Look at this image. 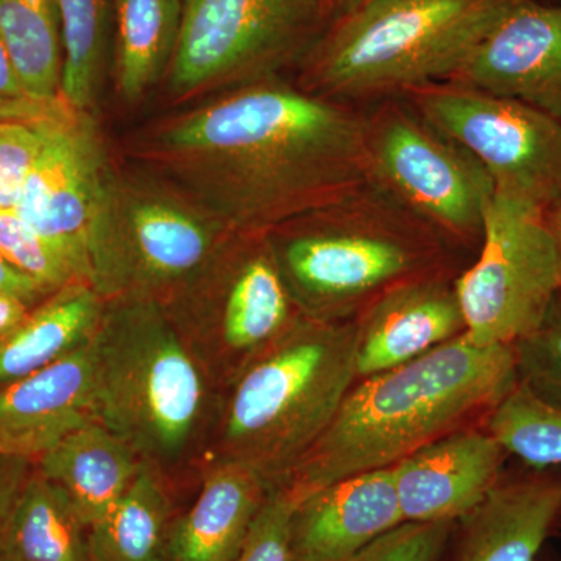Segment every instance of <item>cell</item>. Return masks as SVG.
<instances>
[{
	"label": "cell",
	"instance_id": "9",
	"mask_svg": "<svg viewBox=\"0 0 561 561\" xmlns=\"http://www.w3.org/2000/svg\"><path fill=\"white\" fill-rule=\"evenodd\" d=\"M162 308L217 391L302 317L265 232H231Z\"/></svg>",
	"mask_w": 561,
	"mask_h": 561
},
{
	"label": "cell",
	"instance_id": "24",
	"mask_svg": "<svg viewBox=\"0 0 561 561\" xmlns=\"http://www.w3.org/2000/svg\"><path fill=\"white\" fill-rule=\"evenodd\" d=\"M173 485L144 465L105 516L90 527L92 561H172Z\"/></svg>",
	"mask_w": 561,
	"mask_h": 561
},
{
	"label": "cell",
	"instance_id": "29",
	"mask_svg": "<svg viewBox=\"0 0 561 561\" xmlns=\"http://www.w3.org/2000/svg\"><path fill=\"white\" fill-rule=\"evenodd\" d=\"M57 102V101H54ZM54 102H33L0 114V210H14L44 146V121Z\"/></svg>",
	"mask_w": 561,
	"mask_h": 561
},
{
	"label": "cell",
	"instance_id": "16",
	"mask_svg": "<svg viewBox=\"0 0 561 561\" xmlns=\"http://www.w3.org/2000/svg\"><path fill=\"white\" fill-rule=\"evenodd\" d=\"M507 457L485 426H474L393 465L404 523H456L500 482Z\"/></svg>",
	"mask_w": 561,
	"mask_h": 561
},
{
	"label": "cell",
	"instance_id": "6",
	"mask_svg": "<svg viewBox=\"0 0 561 561\" xmlns=\"http://www.w3.org/2000/svg\"><path fill=\"white\" fill-rule=\"evenodd\" d=\"M519 0H365L300 65L306 91L350 105L448 81Z\"/></svg>",
	"mask_w": 561,
	"mask_h": 561
},
{
	"label": "cell",
	"instance_id": "8",
	"mask_svg": "<svg viewBox=\"0 0 561 561\" xmlns=\"http://www.w3.org/2000/svg\"><path fill=\"white\" fill-rule=\"evenodd\" d=\"M331 13L330 0H183L169 102L197 105L300 68Z\"/></svg>",
	"mask_w": 561,
	"mask_h": 561
},
{
	"label": "cell",
	"instance_id": "19",
	"mask_svg": "<svg viewBox=\"0 0 561 561\" xmlns=\"http://www.w3.org/2000/svg\"><path fill=\"white\" fill-rule=\"evenodd\" d=\"M98 420L92 339L49 367L0 387V453L38 459Z\"/></svg>",
	"mask_w": 561,
	"mask_h": 561
},
{
	"label": "cell",
	"instance_id": "11",
	"mask_svg": "<svg viewBox=\"0 0 561 561\" xmlns=\"http://www.w3.org/2000/svg\"><path fill=\"white\" fill-rule=\"evenodd\" d=\"M467 337L513 346L540 327L561 291L548 213L494 190L478 256L456 278Z\"/></svg>",
	"mask_w": 561,
	"mask_h": 561
},
{
	"label": "cell",
	"instance_id": "18",
	"mask_svg": "<svg viewBox=\"0 0 561 561\" xmlns=\"http://www.w3.org/2000/svg\"><path fill=\"white\" fill-rule=\"evenodd\" d=\"M402 523L393 467L350 476L298 502L291 561L348 560Z\"/></svg>",
	"mask_w": 561,
	"mask_h": 561
},
{
	"label": "cell",
	"instance_id": "14",
	"mask_svg": "<svg viewBox=\"0 0 561 561\" xmlns=\"http://www.w3.org/2000/svg\"><path fill=\"white\" fill-rule=\"evenodd\" d=\"M561 121V5L519 0L449 79Z\"/></svg>",
	"mask_w": 561,
	"mask_h": 561
},
{
	"label": "cell",
	"instance_id": "28",
	"mask_svg": "<svg viewBox=\"0 0 561 561\" xmlns=\"http://www.w3.org/2000/svg\"><path fill=\"white\" fill-rule=\"evenodd\" d=\"M485 427L508 456L527 467H561V409L538 400L522 383L490 413Z\"/></svg>",
	"mask_w": 561,
	"mask_h": 561
},
{
	"label": "cell",
	"instance_id": "13",
	"mask_svg": "<svg viewBox=\"0 0 561 561\" xmlns=\"http://www.w3.org/2000/svg\"><path fill=\"white\" fill-rule=\"evenodd\" d=\"M44 146L14 213L90 283V232L113 154L98 116L58 99Z\"/></svg>",
	"mask_w": 561,
	"mask_h": 561
},
{
	"label": "cell",
	"instance_id": "10",
	"mask_svg": "<svg viewBox=\"0 0 561 561\" xmlns=\"http://www.w3.org/2000/svg\"><path fill=\"white\" fill-rule=\"evenodd\" d=\"M364 111L368 181L457 250H479L494 195L489 172L404 95Z\"/></svg>",
	"mask_w": 561,
	"mask_h": 561
},
{
	"label": "cell",
	"instance_id": "35",
	"mask_svg": "<svg viewBox=\"0 0 561 561\" xmlns=\"http://www.w3.org/2000/svg\"><path fill=\"white\" fill-rule=\"evenodd\" d=\"M33 102L38 101H33L25 92L9 50L0 39V114L18 113L31 106Z\"/></svg>",
	"mask_w": 561,
	"mask_h": 561
},
{
	"label": "cell",
	"instance_id": "37",
	"mask_svg": "<svg viewBox=\"0 0 561 561\" xmlns=\"http://www.w3.org/2000/svg\"><path fill=\"white\" fill-rule=\"evenodd\" d=\"M32 309L24 301L0 291V335L14 330Z\"/></svg>",
	"mask_w": 561,
	"mask_h": 561
},
{
	"label": "cell",
	"instance_id": "3",
	"mask_svg": "<svg viewBox=\"0 0 561 561\" xmlns=\"http://www.w3.org/2000/svg\"><path fill=\"white\" fill-rule=\"evenodd\" d=\"M92 365L98 420L172 485L201 474L219 391L164 308L106 301Z\"/></svg>",
	"mask_w": 561,
	"mask_h": 561
},
{
	"label": "cell",
	"instance_id": "1",
	"mask_svg": "<svg viewBox=\"0 0 561 561\" xmlns=\"http://www.w3.org/2000/svg\"><path fill=\"white\" fill-rule=\"evenodd\" d=\"M127 151L232 232L271 231L368 181L364 111L283 77L154 122Z\"/></svg>",
	"mask_w": 561,
	"mask_h": 561
},
{
	"label": "cell",
	"instance_id": "39",
	"mask_svg": "<svg viewBox=\"0 0 561 561\" xmlns=\"http://www.w3.org/2000/svg\"><path fill=\"white\" fill-rule=\"evenodd\" d=\"M364 2L365 0H334V5H332V13H334V16L350 13L351 10L357 9V7L362 5Z\"/></svg>",
	"mask_w": 561,
	"mask_h": 561
},
{
	"label": "cell",
	"instance_id": "4",
	"mask_svg": "<svg viewBox=\"0 0 561 561\" xmlns=\"http://www.w3.org/2000/svg\"><path fill=\"white\" fill-rule=\"evenodd\" d=\"M356 382L354 320L301 317L219 390L202 470L241 465L283 489Z\"/></svg>",
	"mask_w": 561,
	"mask_h": 561
},
{
	"label": "cell",
	"instance_id": "15",
	"mask_svg": "<svg viewBox=\"0 0 561 561\" xmlns=\"http://www.w3.org/2000/svg\"><path fill=\"white\" fill-rule=\"evenodd\" d=\"M457 275L440 272L405 280L354 319L357 381L409 364L465 334Z\"/></svg>",
	"mask_w": 561,
	"mask_h": 561
},
{
	"label": "cell",
	"instance_id": "21",
	"mask_svg": "<svg viewBox=\"0 0 561 561\" xmlns=\"http://www.w3.org/2000/svg\"><path fill=\"white\" fill-rule=\"evenodd\" d=\"M142 467L138 454L99 420L36 459V470L65 493L88 527L116 505Z\"/></svg>",
	"mask_w": 561,
	"mask_h": 561
},
{
	"label": "cell",
	"instance_id": "33",
	"mask_svg": "<svg viewBox=\"0 0 561 561\" xmlns=\"http://www.w3.org/2000/svg\"><path fill=\"white\" fill-rule=\"evenodd\" d=\"M297 504L286 489L271 491L236 561H291L290 519Z\"/></svg>",
	"mask_w": 561,
	"mask_h": 561
},
{
	"label": "cell",
	"instance_id": "38",
	"mask_svg": "<svg viewBox=\"0 0 561 561\" xmlns=\"http://www.w3.org/2000/svg\"><path fill=\"white\" fill-rule=\"evenodd\" d=\"M549 227H551L553 239H556L557 254H559L560 278H561V203L548 213Z\"/></svg>",
	"mask_w": 561,
	"mask_h": 561
},
{
	"label": "cell",
	"instance_id": "25",
	"mask_svg": "<svg viewBox=\"0 0 561 561\" xmlns=\"http://www.w3.org/2000/svg\"><path fill=\"white\" fill-rule=\"evenodd\" d=\"M0 561H92L90 527L36 467L0 537Z\"/></svg>",
	"mask_w": 561,
	"mask_h": 561
},
{
	"label": "cell",
	"instance_id": "23",
	"mask_svg": "<svg viewBox=\"0 0 561 561\" xmlns=\"http://www.w3.org/2000/svg\"><path fill=\"white\" fill-rule=\"evenodd\" d=\"M181 20L183 0H116L110 77L122 103L139 105L164 81Z\"/></svg>",
	"mask_w": 561,
	"mask_h": 561
},
{
	"label": "cell",
	"instance_id": "2",
	"mask_svg": "<svg viewBox=\"0 0 561 561\" xmlns=\"http://www.w3.org/2000/svg\"><path fill=\"white\" fill-rule=\"evenodd\" d=\"M518 383L513 346H479L467 334L359 379L283 489L300 502L332 482L393 467L454 432L485 426Z\"/></svg>",
	"mask_w": 561,
	"mask_h": 561
},
{
	"label": "cell",
	"instance_id": "17",
	"mask_svg": "<svg viewBox=\"0 0 561 561\" xmlns=\"http://www.w3.org/2000/svg\"><path fill=\"white\" fill-rule=\"evenodd\" d=\"M561 478L549 470L502 478L454 524L438 561H538L559 522Z\"/></svg>",
	"mask_w": 561,
	"mask_h": 561
},
{
	"label": "cell",
	"instance_id": "40",
	"mask_svg": "<svg viewBox=\"0 0 561 561\" xmlns=\"http://www.w3.org/2000/svg\"><path fill=\"white\" fill-rule=\"evenodd\" d=\"M538 561H561L560 557L557 556V553H553L552 551H549V549H542L540 559Z\"/></svg>",
	"mask_w": 561,
	"mask_h": 561
},
{
	"label": "cell",
	"instance_id": "7",
	"mask_svg": "<svg viewBox=\"0 0 561 561\" xmlns=\"http://www.w3.org/2000/svg\"><path fill=\"white\" fill-rule=\"evenodd\" d=\"M164 176L111 161L90 232V284L103 300L165 305L231 234Z\"/></svg>",
	"mask_w": 561,
	"mask_h": 561
},
{
	"label": "cell",
	"instance_id": "22",
	"mask_svg": "<svg viewBox=\"0 0 561 561\" xmlns=\"http://www.w3.org/2000/svg\"><path fill=\"white\" fill-rule=\"evenodd\" d=\"M106 300L87 280H76L33 308L0 335V387L49 367L94 337Z\"/></svg>",
	"mask_w": 561,
	"mask_h": 561
},
{
	"label": "cell",
	"instance_id": "20",
	"mask_svg": "<svg viewBox=\"0 0 561 561\" xmlns=\"http://www.w3.org/2000/svg\"><path fill=\"white\" fill-rule=\"evenodd\" d=\"M194 504L176 515L172 561H236L249 540L271 489L241 465L203 468Z\"/></svg>",
	"mask_w": 561,
	"mask_h": 561
},
{
	"label": "cell",
	"instance_id": "34",
	"mask_svg": "<svg viewBox=\"0 0 561 561\" xmlns=\"http://www.w3.org/2000/svg\"><path fill=\"white\" fill-rule=\"evenodd\" d=\"M35 467L36 459L32 457L0 453V537L9 526Z\"/></svg>",
	"mask_w": 561,
	"mask_h": 561
},
{
	"label": "cell",
	"instance_id": "12",
	"mask_svg": "<svg viewBox=\"0 0 561 561\" xmlns=\"http://www.w3.org/2000/svg\"><path fill=\"white\" fill-rule=\"evenodd\" d=\"M489 172L494 190L546 213L561 203V121L515 99L440 81L404 92Z\"/></svg>",
	"mask_w": 561,
	"mask_h": 561
},
{
	"label": "cell",
	"instance_id": "42",
	"mask_svg": "<svg viewBox=\"0 0 561 561\" xmlns=\"http://www.w3.org/2000/svg\"><path fill=\"white\" fill-rule=\"evenodd\" d=\"M330 2L332 3V5H334V0H330Z\"/></svg>",
	"mask_w": 561,
	"mask_h": 561
},
{
	"label": "cell",
	"instance_id": "5",
	"mask_svg": "<svg viewBox=\"0 0 561 561\" xmlns=\"http://www.w3.org/2000/svg\"><path fill=\"white\" fill-rule=\"evenodd\" d=\"M265 234L301 316L334 323L405 280L456 272L459 251L370 181Z\"/></svg>",
	"mask_w": 561,
	"mask_h": 561
},
{
	"label": "cell",
	"instance_id": "27",
	"mask_svg": "<svg viewBox=\"0 0 561 561\" xmlns=\"http://www.w3.org/2000/svg\"><path fill=\"white\" fill-rule=\"evenodd\" d=\"M65 69L61 99L73 110L98 116L111 73L116 0H57Z\"/></svg>",
	"mask_w": 561,
	"mask_h": 561
},
{
	"label": "cell",
	"instance_id": "31",
	"mask_svg": "<svg viewBox=\"0 0 561 561\" xmlns=\"http://www.w3.org/2000/svg\"><path fill=\"white\" fill-rule=\"evenodd\" d=\"M513 348L519 383L538 400L561 409V291L540 327Z\"/></svg>",
	"mask_w": 561,
	"mask_h": 561
},
{
	"label": "cell",
	"instance_id": "32",
	"mask_svg": "<svg viewBox=\"0 0 561 561\" xmlns=\"http://www.w3.org/2000/svg\"><path fill=\"white\" fill-rule=\"evenodd\" d=\"M456 523H402L343 561H438Z\"/></svg>",
	"mask_w": 561,
	"mask_h": 561
},
{
	"label": "cell",
	"instance_id": "26",
	"mask_svg": "<svg viewBox=\"0 0 561 561\" xmlns=\"http://www.w3.org/2000/svg\"><path fill=\"white\" fill-rule=\"evenodd\" d=\"M0 39L33 101H58L65 43L57 0H0Z\"/></svg>",
	"mask_w": 561,
	"mask_h": 561
},
{
	"label": "cell",
	"instance_id": "30",
	"mask_svg": "<svg viewBox=\"0 0 561 561\" xmlns=\"http://www.w3.org/2000/svg\"><path fill=\"white\" fill-rule=\"evenodd\" d=\"M0 253L47 294L79 278L68 260L28 227L14 210H0Z\"/></svg>",
	"mask_w": 561,
	"mask_h": 561
},
{
	"label": "cell",
	"instance_id": "41",
	"mask_svg": "<svg viewBox=\"0 0 561 561\" xmlns=\"http://www.w3.org/2000/svg\"><path fill=\"white\" fill-rule=\"evenodd\" d=\"M559 522H560V524H561V508H560Z\"/></svg>",
	"mask_w": 561,
	"mask_h": 561
},
{
	"label": "cell",
	"instance_id": "36",
	"mask_svg": "<svg viewBox=\"0 0 561 561\" xmlns=\"http://www.w3.org/2000/svg\"><path fill=\"white\" fill-rule=\"evenodd\" d=\"M0 291L24 301L31 308H36L50 297V294H47L39 284L11 265L2 253H0Z\"/></svg>",
	"mask_w": 561,
	"mask_h": 561
}]
</instances>
